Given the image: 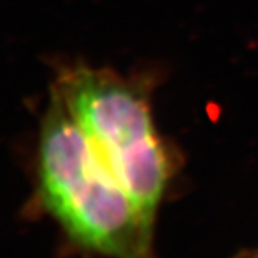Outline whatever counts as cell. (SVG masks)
<instances>
[{
  "instance_id": "7a4b0ae2",
  "label": "cell",
  "mask_w": 258,
  "mask_h": 258,
  "mask_svg": "<svg viewBox=\"0 0 258 258\" xmlns=\"http://www.w3.org/2000/svg\"><path fill=\"white\" fill-rule=\"evenodd\" d=\"M123 188L156 212L171 177L167 146L154 126L150 94L140 81L106 69L73 67L54 92Z\"/></svg>"
},
{
  "instance_id": "3957f363",
  "label": "cell",
  "mask_w": 258,
  "mask_h": 258,
  "mask_svg": "<svg viewBox=\"0 0 258 258\" xmlns=\"http://www.w3.org/2000/svg\"><path fill=\"white\" fill-rule=\"evenodd\" d=\"M256 258H258V256H256Z\"/></svg>"
},
{
  "instance_id": "6da1fadb",
  "label": "cell",
  "mask_w": 258,
  "mask_h": 258,
  "mask_svg": "<svg viewBox=\"0 0 258 258\" xmlns=\"http://www.w3.org/2000/svg\"><path fill=\"white\" fill-rule=\"evenodd\" d=\"M44 206L78 244L115 258H153V219L131 198L54 95L39 145Z\"/></svg>"
}]
</instances>
